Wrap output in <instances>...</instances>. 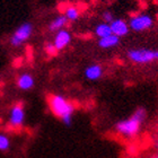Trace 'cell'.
Returning a JSON list of instances; mask_svg holds the SVG:
<instances>
[{
	"mask_svg": "<svg viewBox=\"0 0 158 158\" xmlns=\"http://www.w3.org/2000/svg\"><path fill=\"white\" fill-rule=\"evenodd\" d=\"M49 106L53 115L59 118L66 127H70L73 124L75 105L69 99L60 94H53L49 97Z\"/></svg>",
	"mask_w": 158,
	"mask_h": 158,
	"instance_id": "obj_1",
	"label": "cell"
},
{
	"mask_svg": "<svg viewBox=\"0 0 158 158\" xmlns=\"http://www.w3.org/2000/svg\"><path fill=\"white\" fill-rule=\"evenodd\" d=\"M147 112L143 107H138L130 118L116 122L115 131L125 138H133L138 135L141 124L146 120Z\"/></svg>",
	"mask_w": 158,
	"mask_h": 158,
	"instance_id": "obj_2",
	"label": "cell"
},
{
	"mask_svg": "<svg viewBox=\"0 0 158 158\" xmlns=\"http://www.w3.org/2000/svg\"><path fill=\"white\" fill-rule=\"evenodd\" d=\"M34 26L31 22H24V23H22L15 30L13 35L9 37L10 45L14 46V48H18V46L23 45L24 43L32 36Z\"/></svg>",
	"mask_w": 158,
	"mask_h": 158,
	"instance_id": "obj_3",
	"label": "cell"
},
{
	"mask_svg": "<svg viewBox=\"0 0 158 158\" xmlns=\"http://www.w3.org/2000/svg\"><path fill=\"white\" fill-rule=\"evenodd\" d=\"M128 58L130 61L138 64H147L156 60V51L150 49H131L128 51Z\"/></svg>",
	"mask_w": 158,
	"mask_h": 158,
	"instance_id": "obj_4",
	"label": "cell"
},
{
	"mask_svg": "<svg viewBox=\"0 0 158 158\" xmlns=\"http://www.w3.org/2000/svg\"><path fill=\"white\" fill-rule=\"evenodd\" d=\"M128 24L130 30L135 31V32H143L146 30H149L152 26L154 19L148 14H138V15L131 17Z\"/></svg>",
	"mask_w": 158,
	"mask_h": 158,
	"instance_id": "obj_5",
	"label": "cell"
},
{
	"mask_svg": "<svg viewBox=\"0 0 158 158\" xmlns=\"http://www.w3.org/2000/svg\"><path fill=\"white\" fill-rule=\"evenodd\" d=\"M24 121H25V109H24V105L20 104V103L15 104L9 111L8 123L13 128H19V127H22L24 124Z\"/></svg>",
	"mask_w": 158,
	"mask_h": 158,
	"instance_id": "obj_6",
	"label": "cell"
},
{
	"mask_svg": "<svg viewBox=\"0 0 158 158\" xmlns=\"http://www.w3.org/2000/svg\"><path fill=\"white\" fill-rule=\"evenodd\" d=\"M71 40H73V36H71L70 32L63 28V30L56 33L54 39H53V44H54L58 51H61V50L66 49L67 46L69 45L71 43Z\"/></svg>",
	"mask_w": 158,
	"mask_h": 158,
	"instance_id": "obj_7",
	"label": "cell"
},
{
	"mask_svg": "<svg viewBox=\"0 0 158 158\" xmlns=\"http://www.w3.org/2000/svg\"><path fill=\"white\" fill-rule=\"evenodd\" d=\"M111 25V30H112V33L114 35L118 37H122V36H125V35H128L129 33V30H130V27H129V24L123 19H114L112 23L110 24Z\"/></svg>",
	"mask_w": 158,
	"mask_h": 158,
	"instance_id": "obj_8",
	"label": "cell"
},
{
	"mask_svg": "<svg viewBox=\"0 0 158 158\" xmlns=\"http://www.w3.org/2000/svg\"><path fill=\"white\" fill-rule=\"evenodd\" d=\"M16 85L20 90H31L35 85V80L31 73H25L17 77Z\"/></svg>",
	"mask_w": 158,
	"mask_h": 158,
	"instance_id": "obj_9",
	"label": "cell"
},
{
	"mask_svg": "<svg viewBox=\"0 0 158 158\" xmlns=\"http://www.w3.org/2000/svg\"><path fill=\"white\" fill-rule=\"evenodd\" d=\"M103 67L101 64H97V63H93L90 66L86 67L85 69V77L88 80H92V81H95V80H99V79L103 77Z\"/></svg>",
	"mask_w": 158,
	"mask_h": 158,
	"instance_id": "obj_10",
	"label": "cell"
},
{
	"mask_svg": "<svg viewBox=\"0 0 158 158\" xmlns=\"http://www.w3.org/2000/svg\"><path fill=\"white\" fill-rule=\"evenodd\" d=\"M68 22H69V20L67 19V17L64 16V15L56 16V18H53V19L49 23V25H48V30H49V32H51V33H56V32L63 30L64 26L68 24Z\"/></svg>",
	"mask_w": 158,
	"mask_h": 158,
	"instance_id": "obj_11",
	"label": "cell"
},
{
	"mask_svg": "<svg viewBox=\"0 0 158 158\" xmlns=\"http://www.w3.org/2000/svg\"><path fill=\"white\" fill-rule=\"evenodd\" d=\"M118 43H120V37L114 35V34H111L109 36L98 39V43L97 44L102 49H112L114 46L118 45Z\"/></svg>",
	"mask_w": 158,
	"mask_h": 158,
	"instance_id": "obj_12",
	"label": "cell"
},
{
	"mask_svg": "<svg viewBox=\"0 0 158 158\" xmlns=\"http://www.w3.org/2000/svg\"><path fill=\"white\" fill-rule=\"evenodd\" d=\"M112 33V30H111V25L107 23H101V24H97L95 27V35L98 39H102V37H105V36H109L111 35Z\"/></svg>",
	"mask_w": 158,
	"mask_h": 158,
	"instance_id": "obj_13",
	"label": "cell"
},
{
	"mask_svg": "<svg viewBox=\"0 0 158 158\" xmlns=\"http://www.w3.org/2000/svg\"><path fill=\"white\" fill-rule=\"evenodd\" d=\"M64 16L67 17V19L69 22H76L79 18V10L77 7L75 6H69L64 10Z\"/></svg>",
	"mask_w": 158,
	"mask_h": 158,
	"instance_id": "obj_14",
	"label": "cell"
},
{
	"mask_svg": "<svg viewBox=\"0 0 158 158\" xmlns=\"http://www.w3.org/2000/svg\"><path fill=\"white\" fill-rule=\"evenodd\" d=\"M10 139L9 137L5 133H0V152H6L10 149Z\"/></svg>",
	"mask_w": 158,
	"mask_h": 158,
	"instance_id": "obj_15",
	"label": "cell"
},
{
	"mask_svg": "<svg viewBox=\"0 0 158 158\" xmlns=\"http://www.w3.org/2000/svg\"><path fill=\"white\" fill-rule=\"evenodd\" d=\"M44 52H45L48 56H56V52H58V50H56V48L54 46L53 42H48L45 45H44Z\"/></svg>",
	"mask_w": 158,
	"mask_h": 158,
	"instance_id": "obj_16",
	"label": "cell"
},
{
	"mask_svg": "<svg viewBox=\"0 0 158 158\" xmlns=\"http://www.w3.org/2000/svg\"><path fill=\"white\" fill-rule=\"evenodd\" d=\"M102 18H103V20H104V23H107V24H111L113 20L115 19V18H114V15H113L111 11H109V10H106V11L103 13Z\"/></svg>",
	"mask_w": 158,
	"mask_h": 158,
	"instance_id": "obj_17",
	"label": "cell"
},
{
	"mask_svg": "<svg viewBox=\"0 0 158 158\" xmlns=\"http://www.w3.org/2000/svg\"><path fill=\"white\" fill-rule=\"evenodd\" d=\"M156 60H158V51H156Z\"/></svg>",
	"mask_w": 158,
	"mask_h": 158,
	"instance_id": "obj_18",
	"label": "cell"
},
{
	"mask_svg": "<svg viewBox=\"0 0 158 158\" xmlns=\"http://www.w3.org/2000/svg\"><path fill=\"white\" fill-rule=\"evenodd\" d=\"M156 148H157V150H158V141L156 142Z\"/></svg>",
	"mask_w": 158,
	"mask_h": 158,
	"instance_id": "obj_19",
	"label": "cell"
},
{
	"mask_svg": "<svg viewBox=\"0 0 158 158\" xmlns=\"http://www.w3.org/2000/svg\"><path fill=\"white\" fill-rule=\"evenodd\" d=\"M155 158H158V155H157V156H156V157H155Z\"/></svg>",
	"mask_w": 158,
	"mask_h": 158,
	"instance_id": "obj_20",
	"label": "cell"
}]
</instances>
